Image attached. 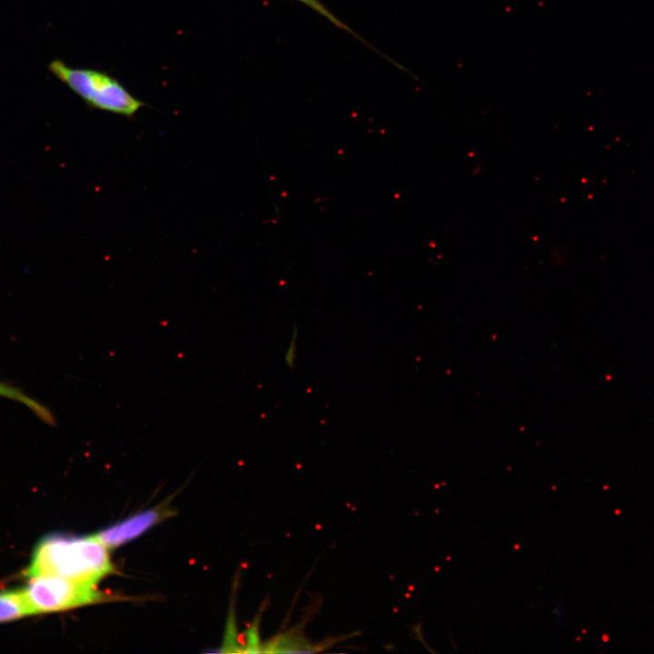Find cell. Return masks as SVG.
Here are the masks:
<instances>
[{
	"mask_svg": "<svg viewBox=\"0 0 654 654\" xmlns=\"http://www.w3.org/2000/svg\"><path fill=\"white\" fill-rule=\"evenodd\" d=\"M294 338H295V334L293 335V338H292V342H291V346L289 347L288 352H287L286 356H285V361H286L287 364H288L290 367H292L293 362H294V353H293V352H295V350H294V348H295V347H294V345H295V343H294V342H295V341H294Z\"/></svg>",
	"mask_w": 654,
	"mask_h": 654,
	"instance_id": "cell-8",
	"label": "cell"
},
{
	"mask_svg": "<svg viewBox=\"0 0 654 654\" xmlns=\"http://www.w3.org/2000/svg\"><path fill=\"white\" fill-rule=\"evenodd\" d=\"M47 68L94 109L130 117L144 105L118 80L104 72L71 67L59 59L52 61Z\"/></svg>",
	"mask_w": 654,
	"mask_h": 654,
	"instance_id": "cell-2",
	"label": "cell"
},
{
	"mask_svg": "<svg viewBox=\"0 0 654 654\" xmlns=\"http://www.w3.org/2000/svg\"><path fill=\"white\" fill-rule=\"evenodd\" d=\"M0 395L8 397L10 399L18 401L25 404L29 409L35 411L36 415L44 421L51 425L55 424V420L48 409L25 395L20 390L0 382Z\"/></svg>",
	"mask_w": 654,
	"mask_h": 654,
	"instance_id": "cell-6",
	"label": "cell"
},
{
	"mask_svg": "<svg viewBox=\"0 0 654 654\" xmlns=\"http://www.w3.org/2000/svg\"><path fill=\"white\" fill-rule=\"evenodd\" d=\"M108 550L94 534H50L37 542L25 576L51 574L97 585L115 570Z\"/></svg>",
	"mask_w": 654,
	"mask_h": 654,
	"instance_id": "cell-1",
	"label": "cell"
},
{
	"mask_svg": "<svg viewBox=\"0 0 654 654\" xmlns=\"http://www.w3.org/2000/svg\"><path fill=\"white\" fill-rule=\"evenodd\" d=\"M173 513V510L166 504H161L136 513L94 535L107 549H115L141 536L153 526Z\"/></svg>",
	"mask_w": 654,
	"mask_h": 654,
	"instance_id": "cell-4",
	"label": "cell"
},
{
	"mask_svg": "<svg viewBox=\"0 0 654 654\" xmlns=\"http://www.w3.org/2000/svg\"><path fill=\"white\" fill-rule=\"evenodd\" d=\"M22 589L32 615L117 600L96 585L51 574L29 578Z\"/></svg>",
	"mask_w": 654,
	"mask_h": 654,
	"instance_id": "cell-3",
	"label": "cell"
},
{
	"mask_svg": "<svg viewBox=\"0 0 654 654\" xmlns=\"http://www.w3.org/2000/svg\"><path fill=\"white\" fill-rule=\"evenodd\" d=\"M296 1L301 2L302 4L307 5L313 11L317 12L318 14H320L321 15H322L323 17L328 19L335 26L352 34L358 39L364 42V40L362 37H360L348 25H346L343 22H342L339 18H337L320 0H296Z\"/></svg>",
	"mask_w": 654,
	"mask_h": 654,
	"instance_id": "cell-7",
	"label": "cell"
},
{
	"mask_svg": "<svg viewBox=\"0 0 654 654\" xmlns=\"http://www.w3.org/2000/svg\"><path fill=\"white\" fill-rule=\"evenodd\" d=\"M32 615L23 589L0 591V622Z\"/></svg>",
	"mask_w": 654,
	"mask_h": 654,
	"instance_id": "cell-5",
	"label": "cell"
}]
</instances>
